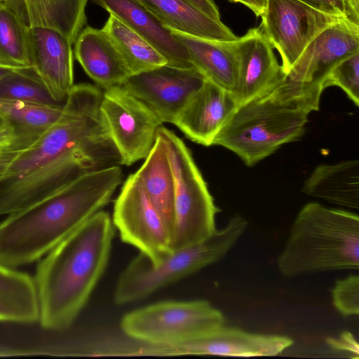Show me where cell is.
Instances as JSON below:
<instances>
[{
  "instance_id": "obj_1",
  "label": "cell",
  "mask_w": 359,
  "mask_h": 359,
  "mask_svg": "<svg viewBox=\"0 0 359 359\" xmlns=\"http://www.w3.org/2000/svg\"><path fill=\"white\" fill-rule=\"evenodd\" d=\"M103 90L74 85L57 121L18 153L0 175V217L27 208L81 175L121 165L104 121Z\"/></svg>"
},
{
  "instance_id": "obj_2",
  "label": "cell",
  "mask_w": 359,
  "mask_h": 359,
  "mask_svg": "<svg viewBox=\"0 0 359 359\" xmlns=\"http://www.w3.org/2000/svg\"><path fill=\"white\" fill-rule=\"evenodd\" d=\"M123 180L120 165L81 175L47 198L0 222V263L32 264L101 210Z\"/></svg>"
},
{
  "instance_id": "obj_3",
  "label": "cell",
  "mask_w": 359,
  "mask_h": 359,
  "mask_svg": "<svg viewBox=\"0 0 359 359\" xmlns=\"http://www.w3.org/2000/svg\"><path fill=\"white\" fill-rule=\"evenodd\" d=\"M114 230L100 210L40 259L34 279L43 329L62 331L74 322L107 266Z\"/></svg>"
},
{
  "instance_id": "obj_4",
  "label": "cell",
  "mask_w": 359,
  "mask_h": 359,
  "mask_svg": "<svg viewBox=\"0 0 359 359\" xmlns=\"http://www.w3.org/2000/svg\"><path fill=\"white\" fill-rule=\"evenodd\" d=\"M277 265L286 277L325 271L358 270V215L318 203L306 204L292 223Z\"/></svg>"
},
{
  "instance_id": "obj_5",
  "label": "cell",
  "mask_w": 359,
  "mask_h": 359,
  "mask_svg": "<svg viewBox=\"0 0 359 359\" xmlns=\"http://www.w3.org/2000/svg\"><path fill=\"white\" fill-rule=\"evenodd\" d=\"M240 215L232 217L226 226L194 245L176 250L158 264L139 253L118 279L114 295L123 305L146 298L157 290L184 278L223 258L248 227Z\"/></svg>"
},
{
  "instance_id": "obj_6",
  "label": "cell",
  "mask_w": 359,
  "mask_h": 359,
  "mask_svg": "<svg viewBox=\"0 0 359 359\" xmlns=\"http://www.w3.org/2000/svg\"><path fill=\"white\" fill-rule=\"evenodd\" d=\"M309 114L261 97L237 106L215 136L212 145L223 147L252 167L285 144L299 140Z\"/></svg>"
},
{
  "instance_id": "obj_7",
  "label": "cell",
  "mask_w": 359,
  "mask_h": 359,
  "mask_svg": "<svg viewBox=\"0 0 359 359\" xmlns=\"http://www.w3.org/2000/svg\"><path fill=\"white\" fill-rule=\"evenodd\" d=\"M174 183V228L172 251L197 243L215 231V217L219 211L191 151L172 130L161 126Z\"/></svg>"
},
{
  "instance_id": "obj_8",
  "label": "cell",
  "mask_w": 359,
  "mask_h": 359,
  "mask_svg": "<svg viewBox=\"0 0 359 359\" xmlns=\"http://www.w3.org/2000/svg\"><path fill=\"white\" fill-rule=\"evenodd\" d=\"M224 323L223 313L205 300L165 301L126 314L120 326L128 338L170 344L205 334Z\"/></svg>"
},
{
  "instance_id": "obj_9",
  "label": "cell",
  "mask_w": 359,
  "mask_h": 359,
  "mask_svg": "<svg viewBox=\"0 0 359 359\" xmlns=\"http://www.w3.org/2000/svg\"><path fill=\"white\" fill-rule=\"evenodd\" d=\"M111 221L121 240L154 264L172 252L170 233L135 172L128 177L116 198Z\"/></svg>"
},
{
  "instance_id": "obj_10",
  "label": "cell",
  "mask_w": 359,
  "mask_h": 359,
  "mask_svg": "<svg viewBox=\"0 0 359 359\" xmlns=\"http://www.w3.org/2000/svg\"><path fill=\"white\" fill-rule=\"evenodd\" d=\"M100 110L121 165L144 160L163 124L158 117L122 86L103 90Z\"/></svg>"
},
{
  "instance_id": "obj_11",
  "label": "cell",
  "mask_w": 359,
  "mask_h": 359,
  "mask_svg": "<svg viewBox=\"0 0 359 359\" xmlns=\"http://www.w3.org/2000/svg\"><path fill=\"white\" fill-rule=\"evenodd\" d=\"M259 27L280 54L285 75L310 42L340 18L323 13L299 0H265Z\"/></svg>"
},
{
  "instance_id": "obj_12",
  "label": "cell",
  "mask_w": 359,
  "mask_h": 359,
  "mask_svg": "<svg viewBox=\"0 0 359 359\" xmlns=\"http://www.w3.org/2000/svg\"><path fill=\"white\" fill-rule=\"evenodd\" d=\"M206 79L194 67L165 65L130 76L122 86L145 104L162 123H174L191 95Z\"/></svg>"
},
{
  "instance_id": "obj_13",
  "label": "cell",
  "mask_w": 359,
  "mask_h": 359,
  "mask_svg": "<svg viewBox=\"0 0 359 359\" xmlns=\"http://www.w3.org/2000/svg\"><path fill=\"white\" fill-rule=\"evenodd\" d=\"M359 52V23L340 18L321 31L307 46L286 78L323 93L331 69Z\"/></svg>"
},
{
  "instance_id": "obj_14",
  "label": "cell",
  "mask_w": 359,
  "mask_h": 359,
  "mask_svg": "<svg viewBox=\"0 0 359 359\" xmlns=\"http://www.w3.org/2000/svg\"><path fill=\"white\" fill-rule=\"evenodd\" d=\"M231 44L238 65L231 95L238 106L267 96L285 79L273 48L259 26L250 29Z\"/></svg>"
},
{
  "instance_id": "obj_15",
  "label": "cell",
  "mask_w": 359,
  "mask_h": 359,
  "mask_svg": "<svg viewBox=\"0 0 359 359\" xmlns=\"http://www.w3.org/2000/svg\"><path fill=\"white\" fill-rule=\"evenodd\" d=\"M286 336L255 334L225 327L205 334L163 344L161 354L167 355H222L234 357L276 356L293 344Z\"/></svg>"
},
{
  "instance_id": "obj_16",
  "label": "cell",
  "mask_w": 359,
  "mask_h": 359,
  "mask_svg": "<svg viewBox=\"0 0 359 359\" xmlns=\"http://www.w3.org/2000/svg\"><path fill=\"white\" fill-rule=\"evenodd\" d=\"M72 43L60 33L28 29L31 67L53 99L64 104L74 86Z\"/></svg>"
},
{
  "instance_id": "obj_17",
  "label": "cell",
  "mask_w": 359,
  "mask_h": 359,
  "mask_svg": "<svg viewBox=\"0 0 359 359\" xmlns=\"http://www.w3.org/2000/svg\"><path fill=\"white\" fill-rule=\"evenodd\" d=\"M237 106L230 92L205 80L173 124L192 142L209 147Z\"/></svg>"
},
{
  "instance_id": "obj_18",
  "label": "cell",
  "mask_w": 359,
  "mask_h": 359,
  "mask_svg": "<svg viewBox=\"0 0 359 359\" xmlns=\"http://www.w3.org/2000/svg\"><path fill=\"white\" fill-rule=\"evenodd\" d=\"M142 36L167 60L168 65L192 67L185 47L138 0H90Z\"/></svg>"
},
{
  "instance_id": "obj_19",
  "label": "cell",
  "mask_w": 359,
  "mask_h": 359,
  "mask_svg": "<svg viewBox=\"0 0 359 359\" xmlns=\"http://www.w3.org/2000/svg\"><path fill=\"white\" fill-rule=\"evenodd\" d=\"M74 43L76 59L102 90L122 86L131 76L116 46L102 29L86 27Z\"/></svg>"
},
{
  "instance_id": "obj_20",
  "label": "cell",
  "mask_w": 359,
  "mask_h": 359,
  "mask_svg": "<svg viewBox=\"0 0 359 359\" xmlns=\"http://www.w3.org/2000/svg\"><path fill=\"white\" fill-rule=\"evenodd\" d=\"M29 28L56 31L73 44L86 22L88 0H4Z\"/></svg>"
},
{
  "instance_id": "obj_21",
  "label": "cell",
  "mask_w": 359,
  "mask_h": 359,
  "mask_svg": "<svg viewBox=\"0 0 359 359\" xmlns=\"http://www.w3.org/2000/svg\"><path fill=\"white\" fill-rule=\"evenodd\" d=\"M187 49L190 62L207 80L232 93L237 76V59L231 41H216L169 29Z\"/></svg>"
},
{
  "instance_id": "obj_22",
  "label": "cell",
  "mask_w": 359,
  "mask_h": 359,
  "mask_svg": "<svg viewBox=\"0 0 359 359\" xmlns=\"http://www.w3.org/2000/svg\"><path fill=\"white\" fill-rule=\"evenodd\" d=\"M167 28L190 36L229 42L238 37L221 20H215L187 0H138Z\"/></svg>"
},
{
  "instance_id": "obj_23",
  "label": "cell",
  "mask_w": 359,
  "mask_h": 359,
  "mask_svg": "<svg viewBox=\"0 0 359 359\" xmlns=\"http://www.w3.org/2000/svg\"><path fill=\"white\" fill-rule=\"evenodd\" d=\"M306 195L349 209L359 208V161L351 159L322 164L304 181Z\"/></svg>"
},
{
  "instance_id": "obj_24",
  "label": "cell",
  "mask_w": 359,
  "mask_h": 359,
  "mask_svg": "<svg viewBox=\"0 0 359 359\" xmlns=\"http://www.w3.org/2000/svg\"><path fill=\"white\" fill-rule=\"evenodd\" d=\"M144 160L135 173L172 238L175 221V183L165 144L158 133L151 151Z\"/></svg>"
},
{
  "instance_id": "obj_25",
  "label": "cell",
  "mask_w": 359,
  "mask_h": 359,
  "mask_svg": "<svg viewBox=\"0 0 359 359\" xmlns=\"http://www.w3.org/2000/svg\"><path fill=\"white\" fill-rule=\"evenodd\" d=\"M39 318L34 278L0 263V322L32 324Z\"/></svg>"
},
{
  "instance_id": "obj_26",
  "label": "cell",
  "mask_w": 359,
  "mask_h": 359,
  "mask_svg": "<svg viewBox=\"0 0 359 359\" xmlns=\"http://www.w3.org/2000/svg\"><path fill=\"white\" fill-rule=\"evenodd\" d=\"M102 30L116 46L130 75L168 64L156 48L114 15L109 14Z\"/></svg>"
},
{
  "instance_id": "obj_27",
  "label": "cell",
  "mask_w": 359,
  "mask_h": 359,
  "mask_svg": "<svg viewBox=\"0 0 359 359\" xmlns=\"http://www.w3.org/2000/svg\"><path fill=\"white\" fill-rule=\"evenodd\" d=\"M63 105L0 100V117L13 129L17 139L32 144L57 121Z\"/></svg>"
},
{
  "instance_id": "obj_28",
  "label": "cell",
  "mask_w": 359,
  "mask_h": 359,
  "mask_svg": "<svg viewBox=\"0 0 359 359\" xmlns=\"http://www.w3.org/2000/svg\"><path fill=\"white\" fill-rule=\"evenodd\" d=\"M28 29L13 9L0 0V65L14 69L31 67Z\"/></svg>"
},
{
  "instance_id": "obj_29",
  "label": "cell",
  "mask_w": 359,
  "mask_h": 359,
  "mask_svg": "<svg viewBox=\"0 0 359 359\" xmlns=\"http://www.w3.org/2000/svg\"><path fill=\"white\" fill-rule=\"evenodd\" d=\"M0 100L63 105L53 99L32 67L15 69L0 79Z\"/></svg>"
},
{
  "instance_id": "obj_30",
  "label": "cell",
  "mask_w": 359,
  "mask_h": 359,
  "mask_svg": "<svg viewBox=\"0 0 359 359\" xmlns=\"http://www.w3.org/2000/svg\"><path fill=\"white\" fill-rule=\"evenodd\" d=\"M324 88H340L355 106L359 105V52L337 63L324 82Z\"/></svg>"
},
{
  "instance_id": "obj_31",
  "label": "cell",
  "mask_w": 359,
  "mask_h": 359,
  "mask_svg": "<svg viewBox=\"0 0 359 359\" xmlns=\"http://www.w3.org/2000/svg\"><path fill=\"white\" fill-rule=\"evenodd\" d=\"M334 308L344 316L359 314V277L351 275L335 282L331 291Z\"/></svg>"
},
{
  "instance_id": "obj_32",
  "label": "cell",
  "mask_w": 359,
  "mask_h": 359,
  "mask_svg": "<svg viewBox=\"0 0 359 359\" xmlns=\"http://www.w3.org/2000/svg\"><path fill=\"white\" fill-rule=\"evenodd\" d=\"M309 6L339 18H351L348 0H299ZM358 23V22H357Z\"/></svg>"
},
{
  "instance_id": "obj_33",
  "label": "cell",
  "mask_w": 359,
  "mask_h": 359,
  "mask_svg": "<svg viewBox=\"0 0 359 359\" xmlns=\"http://www.w3.org/2000/svg\"><path fill=\"white\" fill-rule=\"evenodd\" d=\"M330 345L335 347L336 349L346 351L348 352H355L358 354V343L354 337L348 332H346L339 337V339H330Z\"/></svg>"
},
{
  "instance_id": "obj_34",
  "label": "cell",
  "mask_w": 359,
  "mask_h": 359,
  "mask_svg": "<svg viewBox=\"0 0 359 359\" xmlns=\"http://www.w3.org/2000/svg\"><path fill=\"white\" fill-rule=\"evenodd\" d=\"M196 8L215 20H220L219 9L213 0H187Z\"/></svg>"
},
{
  "instance_id": "obj_35",
  "label": "cell",
  "mask_w": 359,
  "mask_h": 359,
  "mask_svg": "<svg viewBox=\"0 0 359 359\" xmlns=\"http://www.w3.org/2000/svg\"><path fill=\"white\" fill-rule=\"evenodd\" d=\"M18 141L22 140L17 139L13 129L7 123L3 121L0 124V148L8 147Z\"/></svg>"
},
{
  "instance_id": "obj_36",
  "label": "cell",
  "mask_w": 359,
  "mask_h": 359,
  "mask_svg": "<svg viewBox=\"0 0 359 359\" xmlns=\"http://www.w3.org/2000/svg\"><path fill=\"white\" fill-rule=\"evenodd\" d=\"M234 3H240L250 9L256 16L260 17L264 12L265 0H229Z\"/></svg>"
},
{
  "instance_id": "obj_37",
  "label": "cell",
  "mask_w": 359,
  "mask_h": 359,
  "mask_svg": "<svg viewBox=\"0 0 359 359\" xmlns=\"http://www.w3.org/2000/svg\"><path fill=\"white\" fill-rule=\"evenodd\" d=\"M351 19L359 23V0H348Z\"/></svg>"
},
{
  "instance_id": "obj_38",
  "label": "cell",
  "mask_w": 359,
  "mask_h": 359,
  "mask_svg": "<svg viewBox=\"0 0 359 359\" xmlns=\"http://www.w3.org/2000/svg\"><path fill=\"white\" fill-rule=\"evenodd\" d=\"M14 69H15L0 65V79L13 72Z\"/></svg>"
},
{
  "instance_id": "obj_39",
  "label": "cell",
  "mask_w": 359,
  "mask_h": 359,
  "mask_svg": "<svg viewBox=\"0 0 359 359\" xmlns=\"http://www.w3.org/2000/svg\"><path fill=\"white\" fill-rule=\"evenodd\" d=\"M2 123H3V120L0 117V124H1Z\"/></svg>"
}]
</instances>
